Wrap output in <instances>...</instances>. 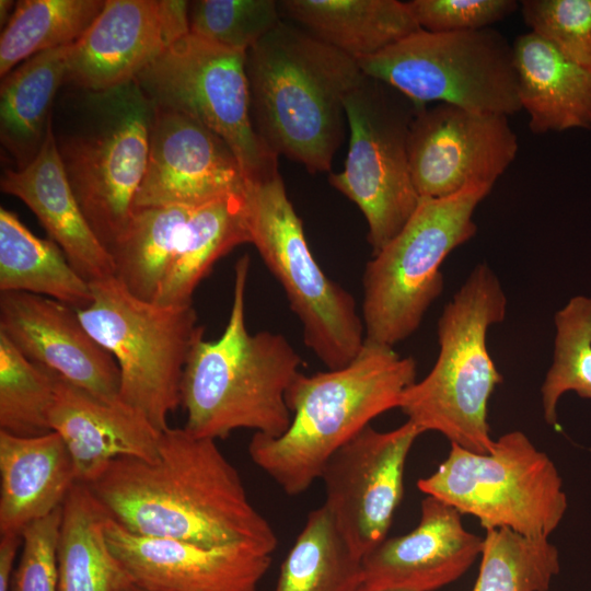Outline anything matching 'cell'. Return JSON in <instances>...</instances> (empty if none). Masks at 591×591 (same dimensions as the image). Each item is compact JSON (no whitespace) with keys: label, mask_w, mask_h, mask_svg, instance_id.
<instances>
[{"label":"cell","mask_w":591,"mask_h":591,"mask_svg":"<svg viewBox=\"0 0 591 591\" xmlns=\"http://www.w3.org/2000/svg\"><path fill=\"white\" fill-rule=\"evenodd\" d=\"M88 487L112 520L139 535L206 546L248 543L269 554L278 546L216 440L184 427L161 432L155 459H117Z\"/></svg>","instance_id":"obj_1"},{"label":"cell","mask_w":591,"mask_h":591,"mask_svg":"<svg viewBox=\"0 0 591 591\" xmlns=\"http://www.w3.org/2000/svg\"><path fill=\"white\" fill-rule=\"evenodd\" d=\"M246 76L263 142L310 173L329 171L344 139L346 97L366 77L357 61L280 21L246 51Z\"/></svg>","instance_id":"obj_2"},{"label":"cell","mask_w":591,"mask_h":591,"mask_svg":"<svg viewBox=\"0 0 591 591\" xmlns=\"http://www.w3.org/2000/svg\"><path fill=\"white\" fill-rule=\"evenodd\" d=\"M416 373L413 357L366 340L343 368L300 372L286 393L289 428L276 438L254 433L250 457L287 495L306 491L338 449L375 417L398 408Z\"/></svg>","instance_id":"obj_3"},{"label":"cell","mask_w":591,"mask_h":591,"mask_svg":"<svg viewBox=\"0 0 591 591\" xmlns=\"http://www.w3.org/2000/svg\"><path fill=\"white\" fill-rule=\"evenodd\" d=\"M251 259L234 265L233 299L228 323L216 340L200 337L182 380L184 428L212 440L237 429L276 438L290 426L286 393L300 373L302 359L281 334H250L245 323V290Z\"/></svg>","instance_id":"obj_4"},{"label":"cell","mask_w":591,"mask_h":591,"mask_svg":"<svg viewBox=\"0 0 591 591\" xmlns=\"http://www.w3.org/2000/svg\"><path fill=\"white\" fill-rule=\"evenodd\" d=\"M153 117L136 80L104 90L62 85L55 100L50 124L63 171L108 252L132 216Z\"/></svg>","instance_id":"obj_5"},{"label":"cell","mask_w":591,"mask_h":591,"mask_svg":"<svg viewBox=\"0 0 591 591\" xmlns=\"http://www.w3.org/2000/svg\"><path fill=\"white\" fill-rule=\"evenodd\" d=\"M506 313L507 297L497 275L478 264L438 320L439 354L432 369L401 397L398 409L407 420L468 451L493 450L488 403L502 375L486 339Z\"/></svg>","instance_id":"obj_6"},{"label":"cell","mask_w":591,"mask_h":591,"mask_svg":"<svg viewBox=\"0 0 591 591\" xmlns=\"http://www.w3.org/2000/svg\"><path fill=\"white\" fill-rule=\"evenodd\" d=\"M493 184L473 182L441 198H420L403 229L366 264L364 340L393 347L412 336L444 287L448 255L477 232V206Z\"/></svg>","instance_id":"obj_7"},{"label":"cell","mask_w":591,"mask_h":591,"mask_svg":"<svg viewBox=\"0 0 591 591\" xmlns=\"http://www.w3.org/2000/svg\"><path fill=\"white\" fill-rule=\"evenodd\" d=\"M90 286L92 302L77 311L85 329L117 362L118 399L164 431L169 415L182 403L190 351L205 332L193 303L143 301L115 277Z\"/></svg>","instance_id":"obj_8"},{"label":"cell","mask_w":591,"mask_h":591,"mask_svg":"<svg viewBox=\"0 0 591 591\" xmlns=\"http://www.w3.org/2000/svg\"><path fill=\"white\" fill-rule=\"evenodd\" d=\"M417 487L476 518L485 531L509 529L530 538H549L568 508L556 465L520 430L499 437L489 453L451 444Z\"/></svg>","instance_id":"obj_9"},{"label":"cell","mask_w":591,"mask_h":591,"mask_svg":"<svg viewBox=\"0 0 591 591\" xmlns=\"http://www.w3.org/2000/svg\"><path fill=\"white\" fill-rule=\"evenodd\" d=\"M244 196L251 244L282 287L304 344L329 370L347 366L364 344L361 315L315 260L281 176L248 183Z\"/></svg>","instance_id":"obj_10"},{"label":"cell","mask_w":591,"mask_h":591,"mask_svg":"<svg viewBox=\"0 0 591 591\" xmlns=\"http://www.w3.org/2000/svg\"><path fill=\"white\" fill-rule=\"evenodd\" d=\"M357 63L418 106L445 103L506 116L521 111L512 44L493 27L419 30Z\"/></svg>","instance_id":"obj_11"},{"label":"cell","mask_w":591,"mask_h":591,"mask_svg":"<svg viewBox=\"0 0 591 591\" xmlns=\"http://www.w3.org/2000/svg\"><path fill=\"white\" fill-rule=\"evenodd\" d=\"M135 80L154 107L187 115L220 136L247 184L278 173L277 155L253 125L246 53L188 32Z\"/></svg>","instance_id":"obj_12"},{"label":"cell","mask_w":591,"mask_h":591,"mask_svg":"<svg viewBox=\"0 0 591 591\" xmlns=\"http://www.w3.org/2000/svg\"><path fill=\"white\" fill-rule=\"evenodd\" d=\"M418 105L389 84L364 77L345 101L349 149L329 183L361 210L372 255L406 224L420 197L412 181L408 135Z\"/></svg>","instance_id":"obj_13"},{"label":"cell","mask_w":591,"mask_h":591,"mask_svg":"<svg viewBox=\"0 0 591 591\" xmlns=\"http://www.w3.org/2000/svg\"><path fill=\"white\" fill-rule=\"evenodd\" d=\"M422 433L409 420L389 431L369 425L338 449L322 471L323 506L360 560L387 537L403 499L407 456Z\"/></svg>","instance_id":"obj_14"},{"label":"cell","mask_w":591,"mask_h":591,"mask_svg":"<svg viewBox=\"0 0 591 591\" xmlns=\"http://www.w3.org/2000/svg\"><path fill=\"white\" fill-rule=\"evenodd\" d=\"M408 162L420 198L453 195L473 182L495 184L519 150L508 116L437 103L419 106Z\"/></svg>","instance_id":"obj_15"},{"label":"cell","mask_w":591,"mask_h":591,"mask_svg":"<svg viewBox=\"0 0 591 591\" xmlns=\"http://www.w3.org/2000/svg\"><path fill=\"white\" fill-rule=\"evenodd\" d=\"M247 181L227 142L200 121L154 107L146 172L135 208L198 207L244 194Z\"/></svg>","instance_id":"obj_16"},{"label":"cell","mask_w":591,"mask_h":591,"mask_svg":"<svg viewBox=\"0 0 591 591\" xmlns=\"http://www.w3.org/2000/svg\"><path fill=\"white\" fill-rule=\"evenodd\" d=\"M189 1L105 0L72 45L63 85L90 90L131 80L189 32Z\"/></svg>","instance_id":"obj_17"},{"label":"cell","mask_w":591,"mask_h":591,"mask_svg":"<svg viewBox=\"0 0 591 591\" xmlns=\"http://www.w3.org/2000/svg\"><path fill=\"white\" fill-rule=\"evenodd\" d=\"M105 538L127 577L150 591H257L271 565V554L253 544L143 536L111 518Z\"/></svg>","instance_id":"obj_18"},{"label":"cell","mask_w":591,"mask_h":591,"mask_svg":"<svg viewBox=\"0 0 591 591\" xmlns=\"http://www.w3.org/2000/svg\"><path fill=\"white\" fill-rule=\"evenodd\" d=\"M0 333L26 358L99 397L115 401L119 369L83 326L78 311L27 292H1Z\"/></svg>","instance_id":"obj_19"},{"label":"cell","mask_w":591,"mask_h":591,"mask_svg":"<svg viewBox=\"0 0 591 591\" xmlns=\"http://www.w3.org/2000/svg\"><path fill=\"white\" fill-rule=\"evenodd\" d=\"M483 546L484 536L466 530L454 507L426 496L415 529L386 537L361 559L362 584L380 591H436L464 575Z\"/></svg>","instance_id":"obj_20"},{"label":"cell","mask_w":591,"mask_h":591,"mask_svg":"<svg viewBox=\"0 0 591 591\" xmlns=\"http://www.w3.org/2000/svg\"><path fill=\"white\" fill-rule=\"evenodd\" d=\"M51 431L65 442L78 483L90 484L115 460L158 455L161 432L119 399L99 397L56 374Z\"/></svg>","instance_id":"obj_21"},{"label":"cell","mask_w":591,"mask_h":591,"mask_svg":"<svg viewBox=\"0 0 591 591\" xmlns=\"http://www.w3.org/2000/svg\"><path fill=\"white\" fill-rule=\"evenodd\" d=\"M1 192L22 200L89 283L115 276L112 255L84 217L63 171L51 124L34 160L20 170L5 169Z\"/></svg>","instance_id":"obj_22"},{"label":"cell","mask_w":591,"mask_h":591,"mask_svg":"<svg viewBox=\"0 0 591 591\" xmlns=\"http://www.w3.org/2000/svg\"><path fill=\"white\" fill-rule=\"evenodd\" d=\"M78 483L61 437H20L0 430V535L19 534L60 508Z\"/></svg>","instance_id":"obj_23"},{"label":"cell","mask_w":591,"mask_h":591,"mask_svg":"<svg viewBox=\"0 0 591 591\" xmlns=\"http://www.w3.org/2000/svg\"><path fill=\"white\" fill-rule=\"evenodd\" d=\"M521 109L529 128L549 131L591 128V68L564 57L529 32L512 43Z\"/></svg>","instance_id":"obj_24"},{"label":"cell","mask_w":591,"mask_h":591,"mask_svg":"<svg viewBox=\"0 0 591 591\" xmlns=\"http://www.w3.org/2000/svg\"><path fill=\"white\" fill-rule=\"evenodd\" d=\"M280 9L303 30L356 61L421 30L397 0H286Z\"/></svg>","instance_id":"obj_25"},{"label":"cell","mask_w":591,"mask_h":591,"mask_svg":"<svg viewBox=\"0 0 591 591\" xmlns=\"http://www.w3.org/2000/svg\"><path fill=\"white\" fill-rule=\"evenodd\" d=\"M72 45L35 55L2 78L0 141L13 170L31 163L45 141Z\"/></svg>","instance_id":"obj_26"},{"label":"cell","mask_w":591,"mask_h":591,"mask_svg":"<svg viewBox=\"0 0 591 591\" xmlns=\"http://www.w3.org/2000/svg\"><path fill=\"white\" fill-rule=\"evenodd\" d=\"M244 195L224 196L193 209L178 251L153 302L190 304L195 289L213 265L237 245L251 243Z\"/></svg>","instance_id":"obj_27"},{"label":"cell","mask_w":591,"mask_h":591,"mask_svg":"<svg viewBox=\"0 0 591 591\" xmlns=\"http://www.w3.org/2000/svg\"><path fill=\"white\" fill-rule=\"evenodd\" d=\"M0 291L47 297L76 310L93 299L90 283L50 239L31 232L18 215L0 208Z\"/></svg>","instance_id":"obj_28"},{"label":"cell","mask_w":591,"mask_h":591,"mask_svg":"<svg viewBox=\"0 0 591 591\" xmlns=\"http://www.w3.org/2000/svg\"><path fill=\"white\" fill-rule=\"evenodd\" d=\"M108 518L88 485L76 483L62 503L58 591H115L129 579L107 546Z\"/></svg>","instance_id":"obj_29"},{"label":"cell","mask_w":591,"mask_h":591,"mask_svg":"<svg viewBox=\"0 0 591 591\" xmlns=\"http://www.w3.org/2000/svg\"><path fill=\"white\" fill-rule=\"evenodd\" d=\"M194 208H135L109 250L115 278L136 298L153 302L178 251Z\"/></svg>","instance_id":"obj_30"},{"label":"cell","mask_w":591,"mask_h":591,"mask_svg":"<svg viewBox=\"0 0 591 591\" xmlns=\"http://www.w3.org/2000/svg\"><path fill=\"white\" fill-rule=\"evenodd\" d=\"M361 586V560L326 508L312 510L281 564L274 591H357Z\"/></svg>","instance_id":"obj_31"},{"label":"cell","mask_w":591,"mask_h":591,"mask_svg":"<svg viewBox=\"0 0 591 591\" xmlns=\"http://www.w3.org/2000/svg\"><path fill=\"white\" fill-rule=\"evenodd\" d=\"M105 0H22L0 37L3 78L31 57L74 44L103 9Z\"/></svg>","instance_id":"obj_32"},{"label":"cell","mask_w":591,"mask_h":591,"mask_svg":"<svg viewBox=\"0 0 591 591\" xmlns=\"http://www.w3.org/2000/svg\"><path fill=\"white\" fill-rule=\"evenodd\" d=\"M559 571V551L549 538L490 529L485 531L472 591H548Z\"/></svg>","instance_id":"obj_33"},{"label":"cell","mask_w":591,"mask_h":591,"mask_svg":"<svg viewBox=\"0 0 591 591\" xmlns=\"http://www.w3.org/2000/svg\"><path fill=\"white\" fill-rule=\"evenodd\" d=\"M56 373L26 358L0 333V430L20 437L51 431Z\"/></svg>","instance_id":"obj_34"},{"label":"cell","mask_w":591,"mask_h":591,"mask_svg":"<svg viewBox=\"0 0 591 591\" xmlns=\"http://www.w3.org/2000/svg\"><path fill=\"white\" fill-rule=\"evenodd\" d=\"M553 362L541 386L543 417L557 424V405L567 392L591 399V297L576 296L554 317Z\"/></svg>","instance_id":"obj_35"},{"label":"cell","mask_w":591,"mask_h":591,"mask_svg":"<svg viewBox=\"0 0 591 591\" xmlns=\"http://www.w3.org/2000/svg\"><path fill=\"white\" fill-rule=\"evenodd\" d=\"M279 8L274 0L189 1V32L246 53L280 23Z\"/></svg>","instance_id":"obj_36"},{"label":"cell","mask_w":591,"mask_h":591,"mask_svg":"<svg viewBox=\"0 0 591 591\" xmlns=\"http://www.w3.org/2000/svg\"><path fill=\"white\" fill-rule=\"evenodd\" d=\"M520 9L531 33L569 60L591 68V0H524Z\"/></svg>","instance_id":"obj_37"},{"label":"cell","mask_w":591,"mask_h":591,"mask_svg":"<svg viewBox=\"0 0 591 591\" xmlns=\"http://www.w3.org/2000/svg\"><path fill=\"white\" fill-rule=\"evenodd\" d=\"M62 506L28 524L10 591H58L57 549Z\"/></svg>","instance_id":"obj_38"},{"label":"cell","mask_w":591,"mask_h":591,"mask_svg":"<svg viewBox=\"0 0 591 591\" xmlns=\"http://www.w3.org/2000/svg\"><path fill=\"white\" fill-rule=\"evenodd\" d=\"M421 30L433 33L490 27L520 8L514 0H413L406 2Z\"/></svg>","instance_id":"obj_39"},{"label":"cell","mask_w":591,"mask_h":591,"mask_svg":"<svg viewBox=\"0 0 591 591\" xmlns=\"http://www.w3.org/2000/svg\"><path fill=\"white\" fill-rule=\"evenodd\" d=\"M0 536V591H10L15 571L14 563L18 551L22 546V536L19 534Z\"/></svg>","instance_id":"obj_40"},{"label":"cell","mask_w":591,"mask_h":591,"mask_svg":"<svg viewBox=\"0 0 591 591\" xmlns=\"http://www.w3.org/2000/svg\"><path fill=\"white\" fill-rule=\"evenodd\" d=\"M16 2L10 1V0H1L0 1V21L1 25L7 24L10 20Z\"/></svg>","instance_id":"obj_41"},{"label":"cell","mask_w":591,"mask_h":591,"mask_svg":"<svg viewBox=\"0 0 591 591\" xmlns=\"http://www.w3.org/2000/svg\"><path fill=\"white\" fill-rule=\"evenodd\" d=\"M115 591H150L147 590L135 582H132L130 579L121 583Z\"/></svg>","instance_id":"obj_42"},{"label":"cell","mask_w":591,"mask_h":591,"mask_svg":"<svg viewBox=\"0 0 591 591\" xmlns=\"http://www.w3.org/2000/svg\"><path fill=\"white\" fill-rule=\"evenodd\" d=\"M357 591H380V590H371V589L366 588V587L362 584Z\"/></svg>","instance_id":"obj_43"}]
</instances>
